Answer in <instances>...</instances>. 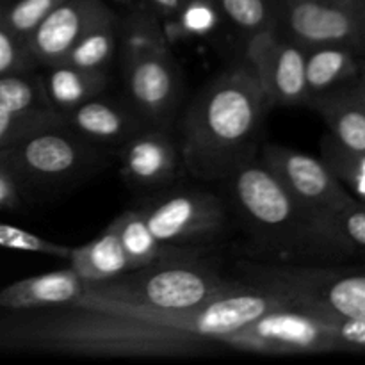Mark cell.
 I'll return each instance as SVG.
<instances>
[{
	"instance_id": "36",
	"label": "cell",
	"mask_w": 365,
	"mask_h": 365,
	"mask_svg": "<svg viewBox=\"0 0 365 365\" xmlns=\"http://www.w3.org/2000/svg\"><path fill=\"white\" fill-rule=\"evenodd\" d=\"M0 4H2V0H0Z\"/></svg>"
},
{
	"instance_id": "28",
	"label": "cell",
	"mask_w": 365,
	"mask_h": 365,
	"mask_svg": "<svg viewBox=\"0 0 365 365\" xmlns=\"http://www.w3.org/2000/svg\"><path fill=\"white\" fill-rule=\"evenodd\" d=\"M64 0H9L0 4V24L27 41L38 25Z\"/></svg>"
},
{
	"instance_id": "23",
	"label": "cell",
	"mask_w": 365,
	"mask_h": 365,
	"mask_svg": "<svg viewBox=\"0 0 365 365\" xmlns=\"http://www.w3.org/2000/svg\"><path fill=\"white\" fill-rule=\"evenodd\" d=\"M118 38H120V20L118 16L107 18L102 24L89 29L64 56L61 63L82 68L89 71H103L109 73L114 56L118 52Z\"/></svg>"
},
{
	"instance_id": "27",
	"label": "cell",
	"mask_w": 365,
	"mask_h": 365,
	"mask_svg": "<svg viewBox=\"0 0 365 365\" xmlns=\"http://www.w3.org/2000/svg\"><path fill=\"white\" fill-rule=\"evenodd\" d=\"M321 159L348 189L349 195L365 203V153L348 152L327 134L321 139Z\"/></svg>"
},
{
	"instance_id": "19",
	"label": "cell",
	"mask_w": 365,
	"mask_h": 365,
	"mask_svg": "<svg viewBox=\"0 0 365 365\" xmlns=\"http://www.w3.org/2000/svg\"><path fill=\"white\" fill-rule=\"evenodd\" d=\"M41 82L52 109L64 114L95 96L103 95L109 86V73L57 63L46 66V73L41 77Z\"/></svg>"
},
{
	"instance_id": "2",
	"label": "cell",
	"mask_w": 365,
	"mask_h": 365,
	"mask_svg": "<svg viewBox=\"0 0 365 365\" xmlns=\"http://www.w3.org/2000/svg\"><path fill=\"white\" fill-rule=\"evenodd\" d=\"M271 107L246 61L216 75L182 118L178 145L185 171L202 182L221 184L259 155L260 132Z\"/></svg>"
},
{
	"instance_id": "5",
	"label": "cell",
	"mask_w": 365,
	"mask_h": 365,
	"mask_svg": "<svg viewBox=\"0 0 365 365\" xmlns=\"http://www.w3.org/2000/svg\"><path fill=\"white\" fill-rule=\"evenodd\" d=\"M237 278L277 292L291 305L365 321V274L291 260L245 259L235 264Z\"/></svg>"
},
{
	"instance_id": "4",
	"label": "cell",
	"mask_w": 365,
	"mask_h": 365,
	"mask_svg": "<svg viewBox=\"0 0 365 365\" xmlns=\"http://www.w3.org/2000/svg\"><path fill=\"white\" fill-rule=\"evenodd\" d=\"M234 282L237 277L223 274L198 252H184L110 280L86 284V292L123 305L180 312L195 309Z\"/></svg>"
},
{
	"instance_id": "20",
	"label": "cell",
	"mask_w": 365,
	"mask_h": 365,
	"mask_svg": "<svg viewBox=\"0 0 365 365\" xmlns=\"http://www.w3.org/2000/svg\"><path fill=\"white\" fill-rule=\"evenodd\" d=\"M68 264L77 271L86 284L110 280L132 269L128 257L121 246L116 225L110 221L106 230L88 245L71 248Z\"/></svg>"
},
{
	"instance_id": "29",
	"label": "cell",
	"mask_w": 365,
	"mask_h": 365,
	"mask_svg": "<svg viewBox=\"0 0 365 365\" xmlns=\"http://www.w3.org/2000/svg\"><path fill=\"white\" fill-rule=\"evenodd\" d=\"M61 120L59 113H13L0 107V152L13 146L25 135L32 134L38 128L52 125Z\"/></svg>"
},
{
	"instance_id": "21",
	"label": "cell",
	"mask_w": 365,
	"mask_h": 365,
	"mask_svg": "<svg viewBox=\"0 0 365 365\" xmlns=\"http://www.w3.org/2000/svg\"><path fill=\"white\" fill-rule=\"evenodd\" d=\"M113 223L116 225L121 246L127 253L132 269L145 267L160 259L178 255V253L192 252V250L175 248V246H168L160 242L153 235V232L150 230L145 216H143L138 207L123 210L116 220H113Z\"/></svg>"
},
{
	"instance_id": "22",
	"label": "cell",
	"mask_w": 365,
	"mask_h": 365,
	"mask_svg": "<svg viewBox=\"0 0 365 365\" xmlns=\"http://www.w3.org/2000/svg\"><path fill=\"white\" fill-rule=\"evenodd\" d=\"M327 255L331 253H365V203L351 205L317 220Z\"/></svg>"
},
{
	"instance_id": "11",
	"label": "cell",
	"mask_w": 365,
	"mask_h": 365,
	"mask_svg": "<svg viewBox=\"0 0 365 365\" xmlns=\"http://www.w3.org/2000/svg\"><path fill=\"white\" fill-rule=\"evenodd\" d=\"M259 157L287 191L317 220L356 202L323 159L274 143L260 145Z\"/></svg>"
},
{
	"instance_id": "33",
	"label": "cell",
	"mask_w": 365,
	"mask_h": 365,
	"mask_svg": "<svg viewBox=\"0 0 365 365\" xmlns=\"http://www.w3.org/2000/svg\"><path fill=\"white\" fill-rule=\"evenodd\" d=\"M114 2L121 4L128 11H148V13L159 16L160 21L173 16L178 7L182 6V0H114Z\"/></svg>"
},
{
	"instance_id": "25",
	"label": "cell",
	"mask_w": 365,
	"mask_h": 365,
	"mask_svg": "<svg viewBox=\"0 0 365 365\" xmlns=\"http://www.w3.org/2000/svg\"><path fill=\"white\" fill-rule=\"evenodd\" d=\"M221 16L246 36L280 29V0H216Z\"/></svg>"
},
{
	"instance_id": "34",
	"label": "cell",
	"mask_w": 365,
	"mask_h": 365,
	"mask_svg": "<svg viewBox=\"0 0 365 365\" xmlns=\"http://www.w3.org/2000/svg\"><path fill=\"white\" fill-rule=\"evenodd\" d=\"M356 84H359V89L362 93V98L365 102V59H360L359 63V78H356Z\"/></svg>"
},
{
	"instance_id": "17",
	"label": "cell",
	"mask_w": 365,
	"mask_h": 365,
	"mask_svg": "<svg viewBox=\"0 0 365 365\" xmlns=\"http://www.w3.org/2000/svg\"><path fill=\"white\" fill-rule=\"evenodd\" d=\"M328 127V134L348 152L365 153V102L359 84L335 89L307 103Z\"/></svg>"
},
{
	"instance_id": "35",
	"label": "cell",
	"mask_w": 365,
	"mask_h": 365,
	"mask_svg": "<svg viewBox=\"0 0 365 365\" xmlns=\"http://www.w3.org/2000/svg\"><path fill=\"white\" fill-rule=\"evenodd\" d=\"M4 2H9V0H2V4H4Z\"/></svg>"
},
{
	"instance_id": "13",
	"label": "cell",
	"mask_w": 365,
	"mask_h": 365,
	"mask_svg": "<svg viewBox=\"0 0 365 365\" xmlns=\"http://www.w3.org/2000/svg\"><path fill=\"white\" fill-rule=\"evenodd\" d=\"M125 180L139 189H163L185 173L180 145L166 127H145L116 148Z\"/></svg>"
},
{
	"instance_id": "31",
	"label": "cell",
	"mask_w": 365,
	"mask_h": 365,
	"mask_svg": "<svg viewBox=\"0 0 365 365\" xmlns=\"http://www.w3.org/2000/svg\"><path fill=\"white\" fill-rule=\"evenodd\" d=\"M38 66L29 52L27 41L0 24V77L9 73L32 71Z\"/></svg>"
},
{
	"instance_id": "9",
	"label": "cell",
	"mask_w": 365,
	"mask_h": 365,
	"mask_svg": "<svg viewBox=\"0 0 365 365\" xmlns=\"http://www.w3.org/2000/svg\"><path fill=\"white\" fill-rule=\"evenodd\" d=\"M127 102L150 127H168L182 102V73L170 41L123 48Z\"/></svg>"
},
{
	"instance_id": "18",
	"label": "cell",
	"mask_w": 365,
	"mask_h": 365,
	"mask_svg": "<svg viewBox=\"0 0 365 365\" xmlns=\"http://www.w3.org/2000/svg\"><path fill=\"white\" fill-rule=\"evenodd\" d=\"M359 63V52L351 46L317 45L305 48L307 103L316 96L355 84Z\"/></svg>"
},
{
	"instance_id": "26",
	"label": "cell",
	"mask_w": 365,
	"mask_h": 365,
	"mask_svg": "<svg viewBox=\"0 0 365 365\" xmlns=\"http://www.w3.org/2000/svg\"><path fill=\"white\" fill-rule=\"evenodd\" d=\"M0 107L13 113H52L39 75L32 71L0 77ZM56 113V110H53Z\"/></svg>"
},
{
	"instance_id": "14",
	"label": "cell",
	"mask_w": 365,
	"mask_h": 365,
	"mask_svg": "<svg viewBox=\"0 0 365 365\" xmlns=\"http://www.w3.org/2000/svg\"><path fill=\"white\" fill-rule=\"evenodd\" d=\"M110 16L114 11L103 0H64L29 36V52L38 66L61 63L89 29Z\"/></svg>"
},
{
	"instance_id": "3",
	"label": "cell",
	"mask_w": 365,
	"mask_h": 365,
	"mask_svg": "<svg viewBox=\"0 0 365 365\" xmlns=\"http://www.w3.org/2000/svg\"><path fill=\"white\" fill-rule=\"evenodd\" d=\"M221 185L235 223L267 260L327 255L317 217L287 191L259 155L241 164Z\"/></svg>"
},
{
	"instance_id": "32",
	"label": "cell",
	"mask_w": 365,
	"mask_h": 365,
	"mask_svg": "<svg viewBox=\"0 0 365 365\" xmlns=\"http://www.w3.org/2000/svg\"><path fill=\"white\" fill-rule=\"evenodd\" d=\"M21 184L7 164L0 159V210H18L21 207Z\"/></svg>"
},
{
	"instance_id": "15",
	"label": "cell",
	"mask_w": 365,
	"mask_h": 365,
	"mask_svg": "<svg viewBox=\"0 0 365 365\" xmlns=\"http://www.w3.org/2000/svg\"><path fill=\"white\" fill-rule=\"evenodd\" d=\"M61 116L63 123L86 141L114 150L123 145L135 132L150 127L128 106L127 100L120 102V100L106 98L103 95L95 96Z\"/></svg>"
},
{
	"instance_id": "16",
	"label": "cell",
	"mask_w": 365,
	"mask_h": 365,
	"mask_svg": "<svg viewBox=\"0 0 365 365\" xmlns=\"http://www.w3.org/2000/svg\"><path fill=\"white\" fill-rule=\"evenodd\" d=\"M86 292V282L73 267L21 278L0 291V309L43 310L77 303Z\"/></svg>"
},
{
	"instance_id": "7",
	"label": "cell",
	"mask_w": 365,
	"mask_h": 365,
	"mask_svg": "<svg viewBox=\"0 0 365 365\" xmlns=\"http://www.w3.org/2000/svg\"><path fill=\"white\" fill-rule=\"evenodd\" d=\"M138 209L160 242L192 252L225 241L235 223L225 196L202 187L168 185L143 200Z\"/></svg>"
},
{
	"instance_id": "12",
	"label": "cell",
	"mask_w": 365,
	"mask_h": 365,
	"mask_svg": "<svg viewBox=\"0 0 365 365\" xmlns=\"http://www.w3.org/2000/svg\"><path fill=\"white\" fill-rule=\"evenodd\" d=\"M246 63L271 106L307 103L305 46L280 31H264L248 38Z\"/></svg>"
},
{
	"instance_id": "30",
	"label": "cell",
	"mask_w": 365,
	"mask_h": 365,
	"mask_svg": "<svg viewBox=\"0 0 365 365\" xmlns=\"http://www.w3.org/2000/svg\"><path fill=\"white\" fill-rule=\"evenodd\" d=\"M0 248L14 250V252L39 253V255L56 257V259L63 260H68L71 253V246L57 245V242L39 237L32 232L21 230V228L13 227V225L2 223V221H0Z\"/></svg>"
},
{
	"instance_id": "8",
	"label": "cell",
	"mask_w": 365,
	"mask_h": 365,
	"mask_svg": "<svg viewBox=\"0 0 365 365\" xmlns=\"http://www.w3.org/2000/svg\"><path fill=\"white\" fill-rule=\"evenodd\" d=\"M221 344L260 355L341 351L330 317L287 303L223 339Z\"/></svg>"
},
{
	"instance_id": "6",
	"label": "cell",
	"mask_w": 365,
	"mask_h": 365,
	"mask_svg": "<svg viewBox=\"0 0 365 365\" xmlns=\"http://www.w3.org/2000/svg\"><path fill=\"white\" fill-rule=\"evenodd\" d=\"M116 150L86 141L59 121L38 128L0 152L21 187H64L102 170Z\"/></svg>"
},
{
	"instance_id": "24",
	"label": "cell",
	"mask_w": 365,
	"mask_h": 365,
	"mask_svg": "<svg viewBox=\"0 0 365 365\" xmlns=\"http://www.w3.org/2000/svg\"><path fill=\"white\" fill-rule=\"evenodd\" d=\"M221 18L216 0H182L177 13L163 20V29L171 45L182 39L209 38L220 27Z\"/></svg>"
},
{
	"instance_id": "10",
	"label": "cell",
	"mask_w": 365,
	"mask_h": 365,
	"mask_svg": "<svg viewBox=\"0 0 365 365\" xmlns=\"http://www.w3.org/2000/svg\"><path fill=\"white\" fill-rule=\"evenodd\" d=\"M280 32L302 46L365 50V0H280Z\"/></svg>"
},
{
	"instance_id": "1",
	"label": "cell",
	"mask_w": 365,
	"mask_h": 365,
	"mask_svg": "<svg viewBox=\"0 0 365 365\" xmlns=\"http://www.w3.org/2000/svg\"><path fill=\"white\" fill-rule=\"evenodd\" d=\"M7 312L0 317V349L6 351L168 359L200 355L217 344L178 328L91 307Z\"/></svg>"
}]
</instances>
